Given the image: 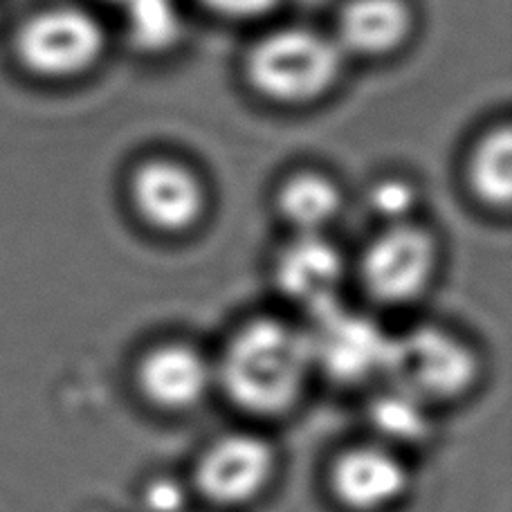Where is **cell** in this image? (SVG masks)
Here are the masks:
<instances>
[{"label":"cell","mask_w":512,"mask_h":512,"mask_svg":"<svg viewBox=\"0 0 512 512\" xmlns=\"http://www.w3.org/2000/svg\"><path fill=\"white\" fill-rule=\"evenodd\" d=\"M277 207L299 234H319L342 212V191L322 173L301 171L283 182Z\"/></svg>","instance_id":"cell-12"},{"label":"cell","mask_w":512,"mask_h":512,"mask_svg":"<svg viewBox=\"0 0 512 512\" xmlns=\"http://www.w3.org/2000/svg\"><path fill=\"white\" fill-rule=\"evenodd\" d=\"M436 259V241L423 227L387 225L362 256V283L382 304H409L427 288Z\"/></svg>","instance_id":"cell-5"},{"label":"cell","mask_w":512,"mask_h":512,"mask_svg":"<svg viewBox=\"0 0 512 512\" xmlns=\"http://www.w3.org/2000/svg\"><path fill=\"white\" fill-rule=\"evenodd\" d=\"M313 362L310 337L279 319H256L227 344L218 376L243 411L279 416L304 391Z\"/></svg>","instance_id":"cell-1"},{"label":"cell","mask_w":512,"mask_h":512,"mask_svg":"<svg viewBox=\"0 0 512 512\" xmlns=\"http://www.w3.org/2000/svg\"><path fill=\"white\" fill-rule=\"evenodd\" d=\"M414 14L405 0H349L337 16L333 41L342 54L389 57L407 43Z\"/></svg>","instance_id":"cell-9"},{"label":"cell","mask_w":512,"mask_h":512,"mask_svg":"<svg viewBox=\"0 0 512 512\" xmlns=\"http://www.w3.org/2000/svg\"><path fill=\"white\" fill-rule=\"evenodd\" d=\"M104 27L79 7H50L32 14L14 36L21 66L41 79H75L102 59Z\"/></svg>","instance_id":"cell-4"},{"label":"cell","mask_w":512,"mask_h":512,"mask_svg":"<svg viewBox=\"0 0 512 512\" xmlns=\"http://www.w3.org/2000/svg\"><path fill=\"white\" fill-rule=\"evenodd\" d=\"M133 205L153 230L180 234L205 214V187L194 171L176 160H146L131 180Z\"/></svg>","instance_id":"cell-6"},{"label":"cell","mask_w":512,"mask_h":512,"mask_svg":"<svg viewBox=\"0 0 512 512\" xmlns=\"http://www.w3.org/2000/svg\"><path fill=\"white\" fill-rule=\"evenodd\" d=\"M274 470L268 441L254 434H230L203 454L196 483L203 495L221 506H241L265 488Z\"/></svg>","instance_id":"cell-7"},{"label":"cell","mask_w":512,"mask_h":512,"mask_svg":"<svg viewBox=\"0 0 512 512\" xmlns=\"http://www.w3.org/2000/svg\"><path fill=\"white\" fill-rule=\"evenodd\" d=\"M120 9L133 50L160 54L180 41L182 21L173 0H124Z\"/></svg>","instance_id":"cell-15"},{"label":"cell","mask_w":512,"mask_h":512,"mask_svg":"<svg viewBox=\"0 0 512 512\" xmlns=\"http://www.w3.org/2000/svg\"><path fill=\"white\" fill-rule=\"evenodd\" d=\"M200 5L230 21H256L268 16L279 0H200Z\"/></svg>","instance_id":"cell-17"},{"label":"cell","mask_w":512,"mask_h":512,"mask_svg":"<svg viewBox=\"0 0 512 512\" xmlns=\"http://www.w3.org/2000/svg\"><path fill=\"white\" fill-rule=\"evenodd\" d=\"M212 382L203 353L187 344H162L144 355L137 367V384L155 407L182 411L198 405Z\"/></svg>","instance_id":"cell-10"},{"label":"cell","mask_w":512,"mask_h":512,"mask_svg":"<svg viewBox=\"0 0 512 512\" xmlns=\"http://www.w3.org/2000/svg\"><path fill=\"white\" fill-rule=\"evenodd\" d=\"M409 472L398 454L382 445H358L337 456L331 488L342 506L355 512H376L405 495Z\"/></svg>","instance_id":"cell-8"},{"label":"cell","mask_w":512,"mask_h":512,"mask_svg":"<svg viewBox=\"0 0 512 512\" xmlns=\"http://www.w3.org/2000/svg\"><path fill=\"white\" fill-rule=\"evenodd\" d=\"M382 367L402 396L416 402L459 398L479 376L470 346L436 326H420L389 340Z\"/></svg>","instance_id":"cell-3"},{"label":"cell","mask_w":512,"mask_h":512,"mask_svg":"<svg viewBox=\"0 0 512 512\" xmlns=\"http://www.w3.org/2000/svg\"><path fill=\"white\" fill-rule=\"evenodd\" d=\"M468 180L481 203L506 209L512 198V133L504 124L490 131L472 151Z\"/></svg>","instance_id":"cell-14"},{"label":"cell","mask_w":512,"mask_h":512,"mask_svg":"<svg viewBox=\"0 0 512 512\" xmlns=\"http://www.w3.org/2000/svg\"><path fill=\"white\" fill-rule=\"evenodd\" d=\"M313 344V358H322L340 376H360L376 364H382L387 340L360 319H337L328 326L319 344Z\"/></svg>","instance_id":"cell-13"},{"label":"cell","mask_w":512,"mask_h":512,"mask_svg":"<svg viewBox=\"0 0 512 512\" xmlns=\"http://www.w3.org/2000/svg\"><path fill=\"white\" fill-rule=\"evenodd\" d=\"M369 205L373 214L384 218L389 225L407 223V216L416 207V189L405 180L384 178L369 191Z\"/></svg>","instance_id":"cell-16"},{"label":"cell","mask_w":512,"mask_h":512,"mask_svg":"<svg viewBox=\"0 0 512 512\" xmlns=\"http://www.w3.org/2000/svg\"><path fill=\"white\" fill-rule=\"evenodd\" d=\"M344 68V54L331 36L306 27L265 34L245 59V75L261 97L283 106L313 104L331 90Z\"/></svg>","instance_id":"cell-2"},{"label":"cell","mask_w":512,"mask_h":512,"mask_svg":"<svg viewBox=\"0 0 512 512\" xmlns=\"http://www.w3.org/2000/svg\"><path fill=\"white\" fill-rule=\"evenodd\" d=\"M106 3H111V5H115V7H120L124 0H106Z\"/></svg>","instance_id":"cell-18"},{"label":"cell","mask_w":512,"mask_h":512,"mask_svg":"<svg viewBox=\"0 0 512 512\" xmlns=\"http://www.w3.org/2000/svg\"><path fill=\"white\" fill-rule=\"evenodd\" d=\"M342 256L319 234H299L281 252L277 263V281L292 299L301 304L328 301L340 286Z\"/></svg>","instance_id":"cell-11"}]
</instances>
